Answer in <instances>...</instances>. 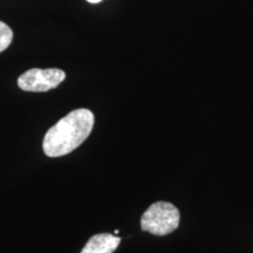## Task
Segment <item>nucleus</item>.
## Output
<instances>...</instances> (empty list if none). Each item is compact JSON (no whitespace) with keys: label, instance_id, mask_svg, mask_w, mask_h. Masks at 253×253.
Listing matches in <instances>:
<instances>
[{"label":"nucleus","instance_id":"obj_1","mask_svg":"<svg viewBox=\"0 0 253 253\" xmlns=\"http://www.w3.org/2000/svg\"><path fill=\"white\" fill-rule=\"evenodd\" d=\"M94 126L89 109L73 110L52 126L43 137L42 149L48 157L65 156L86 141Z\"/></svg>","mask_w":253,"mask_h":253},{"label":"nucleus","instance_id":"obj_2","mask_svg":"<svg viewBox=\"0 0 253 253\" xmlns=\"http://www.w3.org/2000/svg\"><path fill=\"white\" fill-rule=\"evenodd\" d=\"M178 209L168 202H156L147 209L141 218V229L155 236H166L179 225Z\"/></svg>","mask_w":253,"mask_h":253},{"label":"nucleus","instance_id":"obj_3","mask_svg":"<svg viewBox=\"0 0 253 253\" xmlns=\"http://www.w3.org/2000/svg\"><path fill=\"white\" fill-rule=\"evenodd\" d=\"M66 79V73L59 68H32L18 79V86L25 91L45 93L54 89Z\"/></svg>","mask_w":253,"mask_h":253},{"label":"nucleus","instance_id":"obj_4","mask_svg":"<svg viewBox=\"0 0 253 253\" xmlns=\"http://www.w3.org/2000/svg\"><path fill=\"white\" fill-rule=\"evenodd\" d=\"M121 238L109 233H100L90 237L81 253H113L119 248Z\"/></svg>","mask_w":253,"mask_h":253},{"label":"nucleus","instance_id":"obj_5","mask_svg":"<svg viewBox=\"0 0 253 253\" xmlns=\"http://www.w3.org/2000/svg\"><path fill=\"white\" fill-rule=\"evenodd\" d=\"M13 40V32L7 25L0 21V53L4 52Z\"/></svg>","mask_w":253,"mask_h":253},{"label":"nucleus","instance_id":"obj_6","mask_svg":"<svg viewBox=\"0 0 253 253\" xmlns=\"http://www.w3.org/2000/svg\"><path fill=\"white\" fill-rule=\"evenodd\" d=\"M88 2H90V4H99V2L102 1V0H87Z\"/></svg>","mask_w":253,"mask_h":253}]
</instances>
